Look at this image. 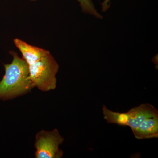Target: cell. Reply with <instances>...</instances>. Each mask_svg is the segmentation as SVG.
Returning a JSON list of instances; mask_svg holds the SVG:
<instances>
[{
    "label": "cell",
    "instance_id": "1",
    "mask_svg": "<svg viewBox=\"0 0 158 158\" xmlns=\"http://www.w3.org/2000/svg\"><path fill=\"white\" fill-rule=\"evenodd\" d=\"M14 43L28 65L30 79L39 90L47 92L56 87L59 65L50 52L15 38Z\"/></svg>",
    "mask_w": 158,
    "mask_h": 158
},
{
    "label": "cell",
    "instance_id": "2",
    "mask_svg": "<svg viewBox=\"0 0 158 158\" xmlns=\"http://www.w3.org/2000/svg\"><path fill=\"white\" fill-rule=\"evenodd\" d=\"M9 53L13 59L10 64L4 65L5 75L0 81L1 100H9L23 96L34 88L25 60L15 51H11Z\"/></svg>",
    "mask_w": 158,
    "mask_h": 158
},
{
    "label": "cell",
    "instance_id": "3",
    "mask_svg": "<svg viewBox=\"0 0 158 158\" xmlns=\"http://www.w3.org/2000/svg\"><path fill=\"white\" fill-rule=\"evenodd\" d=\"M102 113L104 118L108 123L129 127L132 132L138 129L146 119L158 116V110L149 103L142 104L126 113L111 111L103 105Z\"/></svg>",
    "mask_w": 158,
    "mask_h": 158
},
{
    "label": "cell",
    "instance_id": "5",
    "mask_svg": "<svg viewBox=\"0 0 158 158\" xmlns=\"http://www.w3.org/2000/svg\"><path fill=\"white\" fill-rule=\"evenodd\" d=\"M138 140L158 138V116L146 119L143 123L132 132Z\"/></svg>",
    "mask_w": 158,
    "mask_h": 158
},
{
    "label": "cell",
    "instance_id": "6",
    "mask_svg": "<svg viewBox=\"0 0 158 158\" xmlns=\"http://www.w3.org/2000/svg\"><path fill=\"white\" fill-rule=\"evenodd\" d=\"M80 4L82 12L92 15L98 19H102V15L97 10L92 0H77Z\"/></svg>",
    "mask_w": 158,
    "mask_h": 158
},
{
    "label": "cell",
    "instance_id": "4",
    "mask_svg": "<svg viewBox=\"0 0 158 158\" xmlns=\"http://www.w3.org/2000/svg\"><path fill=\"white\" fill-rule=\"evenodd\" d=\"M64 141V138L57 129L51 131H40L35 137V158H62L63 152L59 147Z\"/></svg>",
    "mask_w": 158,
    "mask_h": 158
},
{
    "label": "cell",
    "instance_id": "7",
    "mask_svg": "<svg viewBox=\"0 0 158 158\" xmlns=\"http://www.w3.org/2000/svg\"><path fill=\"white\" fill-rule=\"evenodd\" d=\"M111 6V0H104L102 4V12L107 11Z\"/></svg>",
    "mask_w": 158,
    "mask_h": 158
},
{
    "label": "cell",
    "instance_id": "8",
    "mask_svg": "<svg viewBox=\"0 0 158 158\" xmlns=\"http://www.w3.org/2000/svg\"><path fill=\"white\" fill-rule=\"evenodd\" d=\"M31 1H37V0H31Z\"/></svg>",
    "mask_w": 158,
    "mask_h": 158
}]
</instances>
